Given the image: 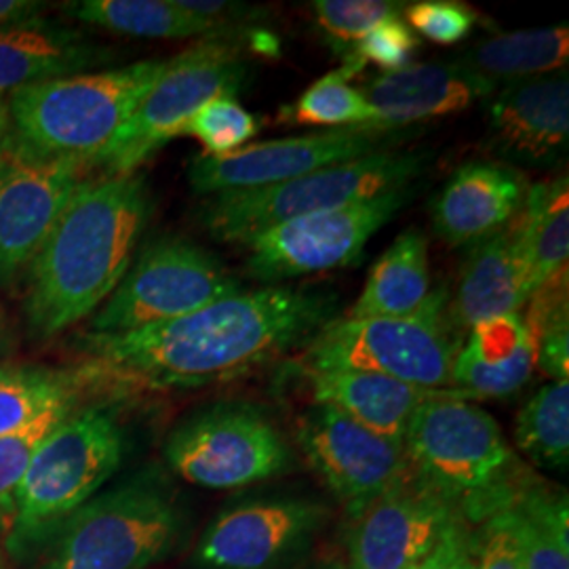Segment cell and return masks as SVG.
<instances>
[{"instance_id": "obj_1", "label": "cell", "mask_w": 569, "mask_h": 569, "mask_svg": "<svg viewBox=\"0 0 569 569\" xmlns=\"http://www.w3.org/2000/svg\"><path fill=\"white\" fill-rule=\"evenodd\" d=\"M331 293L270 284L129 333L79 338L82 380L171 390L226 385L306 346L336 317Z\"/></svg>"}, {"instance_id": "obj_2", "label": "cell", "mask_w": 569, "mask_h": 569, "mask_svg": "<svg viewBox=\"0 0 569 569\" xmlns=\"http://www.w3.org/2000/svg\"><path fill=\"white\" fill-rule=\"evenodd\" d=\"M148 218L150 192L136 173L87 178L74 190L30 262L26 317L34 336L61 333L110 298Z\"/></svg>"}, {"instance_id": "obj_3", "label": "cell", "mask_w": 569, "mask_h": 569, "mask_svg": "<svg viewBox=\"0 0 569 569\" xmlns=\"http://www.w3.org/2000/svg\"><path fill=\"white\" fill-rule=\"evenodd\" d=\"M403 448L411 475L475 519L507 509L528 486L500 425L453 390L416 409Z\"/></svg>"}, {"instance_id": "obj_4", "label": "cell", "mask_w": 569, "mask_h": 569, "mask_svg": "<svg viewBox=\"0 0 569 569\" xmlns=\"http://www.w3.org/2000/svg\"><path fill=\"white\" fill-rule=\"evenodd\" d=\"M164 63L136 61L13 91L7 98L11 138L39 157L72 159L91 169L161 77Z\"/></svg>"}, {"instance_id": "obj_5", "label": "cell", "mask_w": 569, "mask_h": 569, "mask_svg": "<svg viewBox=\"0 0 569 569\" xmlns=\"http://www.w3.org/2000/svg\"><path fill=\"white\" fill-rule=\"evenodd\" d=\"M124 432L117 416L103 407L74 409L42 441L28 468L9 547H34L89 502L119 470Z\"/></svg>"}, {"instance_id": "obj_6", "label": "cell", "mask_w": 569, "mask_h": 569, "mask_svg": "<svg viewBox=\"0 0 569 569\" xmlns=\"http://www.w3.org/2000/svg\"><path fill=\"white\" fill-rule=\"evenodd\" d=\"M425 164V152H376L291 182L209 197L203 222L213 239L247 244L274 226L407 188L422 176Z\"/></svg>"}, {"instance_id": "obj_7", "label": "cell", "mask_w": 569, "mask_h": 569, "mask_svg": "<svg viewBox=\"0 0 569 569\" xmlns=\"http://www.w3.org/2000/svg\"><path fill=\"white\" fill-rule=\"evenodd\" d=\"M448 289L406 319H333L305 348L306 371H369L425 390H448L462 342L448 317Z\"/></svg>"}, {"instance_id": "obj_8", "label": "cell", "mask_w": 569, "mask_h": 569, "mask_svg": "<svg viewBox=\"0 0 569 569\" xmlns=\"http://www.w3.org/2000/svg\"><path fill=\"white\" fill-rule=\"evenodd\" d=\"M180 533V515L154 481L93 496L49 536L41 569H146Z\"/></svg>"}, {"instance_id": "obj_9", "label": "cell", "mask_w": 569, "mask_h": 569, "mask_svg": "<svg viewBox=\"0 0 569 569\" xmlns=\"http://www.w3.org/2000/svg\"><path fill=\"white\" fill-rule=\"evenodd\" d=\"M247 77L243 44L203 39L164 63L136 112L91 163L102 176H131L178 136L190 117L222 93H237Z\"/></svg>"}, {"instance_id": "obj_10", "label": "cell", "mask_w": 569, "mask_h": 569, "mask_svg": "<svg viewBox=\"0 0 569 569\" xmlns=\"http://www.w3.org/2000/svg\"><path fill=\"white\" fill-rule=\"evenodd\" d=\"M237 291L239 279L220 258L178 237L148 244L96 312L93 333H129L186 317Z\"/></svg>"}, {"instance_id": "obj_11", "label": "cell", "mask_w": 569, "mask_h": 569, "mask_svg": "<svg viewBox=\"0 0 569 569\" xmlns=\"http://www.w3.org/2000/svg\"><path fill=\"white\" fill-rule=\"evenodd\" d=\"M164 458L183 481L207 489H239L281 475L289 448L281 432L247 406L204 409L176 428Z\"/></svg>"}, {"instance_id": "obj_12", "label": "cell", "mask_w": 569, "mask_h": 569, "mask_svg": "<svg viewBox=\"0 0 569 569\" xmlns=\"http://www.w3.org/2000/svg\"><path fill=\"white\" fill-rule=\"evenodd\" d=\"M413 197V188L390 190L376 199L312 213L274 226L244 244L247 270L264 283L346 268L361 262L369 239Z\"/></svg>"}, {"instance_id": "obj_13", "label": "cell", "mask_w": 569, "mask_h": 569, "mask_svg": "<svg viewBox=\"0 0 569 569\" xmlns=\"http://www.w3.org/2000/svg\"><path fill=\"white\" fill-rule=\"evenodd\" d=\"M401 140L403 136L399 131L355 127L247 143L222 157H197L188 167V182L199 194L207 197L247 192L291 182L308 173L357 161L376 152H387Z\"/></svg>"}, {"instance_id": "obj_14", "label": "cell", "mask_w": 569, "mask_h": 569, "mask_svg": "<svg viewBox=\"0 0 569 569\" xmlns=\"http://www.w3.org/2000/svg\"><path fill=\"white\" fill-rule=\"evenodd\" d=\"M89 164L39 157L11 138L0 159V283L30 264Z\"/></svg>"}, {"instance_id": "obj_15", "label": "cell", "mask_w": 569, "mask_h": 569, "mask_svg": "<svg viewBox=\"0 0 569 569\" xmlns=\"http://www.w3.org/2000/svg\"><path fill=\"white\" fill-rule=\"evenodd\" d=\"M298 441L310 467L355 517L409 475L403 441L361 427L333 407L315 403L306 411Z\"/></svg>"}, {"instance_id": "obj_16", "label": "cell", "mask_w": 569, "mask_h": 569, "mask_svg": "<svg viewBox=\"0 0 569 569\" xmlns=\"http://www.w3.org/2000/svg\"><path fill=\"white\" fill-rule=\"evenodd\" d=\"M456 523L458 509L409 470L357 515L350 533L352 569L416 568Z\"/></svg>"}, {"instance_id": "obj_17", "label": "cell", "mask_w": 569, "mask_h": 569, "mask_svg": "<svg viewBox=\"0 0 569 569\" xmlns=\"http://www.w3.org/2000/svg\"><path fill=\"white\" fill-rule=\"evenodd\" d=\"M489 148L509 161L549 169L569 148L568 72L498 87L488 100Z\"/></svg>"}, {"instance_id": "obj_18", "label": "cell", "mask_w": 569, "mask_h": 569, "mask_svg": "<svg viewBox=\"0 0 569 569\" xmlns=\"http://www.w3.org/2000/svg\"><path fill=\"white\" fill-rule=\"evenodd\" d=\"M326 510L302 500L251 502L222 512L197 549L204 569H268L319 528Z\"/></svg>"}, {"instance_id": "obj_19", "label": "cell", "mask_w": 569, "mask_h": 569, "mask_svg": "<svg viewBox=\"0 0 569 569\" xmlns=\"http://www.w3.org/2000/svg\"><path fill=\"white\" fill-rule=\"evenodd\" d=\"M498 87L460 61L409 63L367 82L363 96L376 112L371 127L401 131L411 124L458 114Z\"/></svg>"}, {"instance_id": "obj_20", "label": "cell", "mask_w": 569, "mask_h": 569, "mask_svg": "<svg viewBox=\"0 0 569 569\" xmlns=\"http://www.w3.org/2000/svg\"><path fill=\"white\" fill-rule=\"evenodd\" d=\"M528 190L517 167L500 161L462 164L432 201L435 232L451 247L481 243L509 228Z\"/></svg>"}, {"instance_id": "obj_21", "label": "cell", "mask_w": 569, "mask_h": 569, "mask_svg": "<svg viewBox=\"0 0 569 569\" xmlns=\"http://www.w3.org/2000/svg\"><path fill=\"white\" fill-rule=\"evenodd\" d=\"M536 369V346L523 312L496 317L467 331L449 378L460 399H502L526 387Z\"/></svg>"}, {"instance_id": "obj_22", "label": "cell", "mask_w": 569, "mask_h": 569, "mask_svg": "<svg viewBox=\"0 0 569 569\" xmlns=\"http://www.w3.org/2000/svg\"><path fill=\"white\" fill-rule=\"evenodd\" d=\"M108 58L106 49L79 30L44 18L0 26V98L28 84L79 74Z\"/></svg>"}, {"instance_id": "obj_23", "label": "cell", "mask_w": 569, "mask_h": 569, "mask_svg": "<svg viewBox=\"0 0 569 569\" xmlns=\"http://www.w3.org/2000/svg\"><path fill=\"white\" fill-rule=\"evenodd\" d=\"M317 406L342 411L357 425L388 439L403 441L416 409L439 390H425L369 371H310Z\"/></svg>"}, {"instance_id": "obj_24", "label": "cell", "mask_w": 569, "mask_h": 569, "mask_svg": "<svg viewBox=\"0 0 569 569\" xmlns=\"http://www.w3.org/2000/svg\"><path fill=\"white\" fill-rule=\"evenodd\" d=\"M529 291L519 264L510 228L472 244L460 270L458 289L448 305L453 329H465L496 317L521 312Z\"/></svg>"}, {"instance_id": "obj_25", "label": "cell", "mask_w": 569, "mask_h": 569, "mask_svg": "<svg viewBox=\"0 0 569 569\" xmlns=\"http://www.w3.org/2000/svg\"><path fill=\"white\" fill-rule=\"evenodd\" d=\"M443 287H430L427 237L409 228L378 258L348 319H406L422 315Z\"/></svg>"}, {"instance_id": "obj_26", "label": "cell", "mask_w": 569, "mask_h": 569, "mask_svg": "<svg viewBox=\"0 0 569 569\" xmlns=\"http://www.w3.org/2000/svg\"><path fill=\"white\" fill-rule=\"evenodd\" d=\"M509 228L531 298L538 287L568 270V178L529 186L526 203Z\"/></svg>"}, {"instance_id": "obj_27", "label": "cell", "mask_w": 569, "mask_h": 569, "mask_svg": "<svg viewBox=\"0 0 569 569\" xmlns=\"http://www.w3.org/2000/svg\"><path fill=\"white\" fill-rule=\"evenodd\" d=\"M568 26H547L489 37L458 56V61L496 87H502L561 72L568 66Z\"/></svg>"}, {"instance_id": "obj_28", "label": "cell", "mask_w": 569, "mask_h": 569, "mask_svg": "<svg viewBox=\"0 0 569 569\" xmlns=\"http://www.w3.org/2000/svg\"><path fill=\"white\" fill-rule=\"evenodd\" d=\"M63 11L81 23L138 39H222L224 30L182 11L176 0H79Z\"/></svg>"}, {"instance_id": "obj_29", "label": "cell", "mask_w": 569, "mask_h": 569, "mask_svg": "<svg viewBox=\"0 0 569 569\" xmlns=\"http://www.w3.org/2000/svg\"><path fill=\"white\" fill-rule=\"evenodd\" d=\"M363 68L361 61L348 58L345 66L327 72L289 108H283L284 121L300 127H321L326 131L371 127L376 122V112L363 91L350 84V79Z\"/></svg>"}, {"instance_id": "obj_30", "label": "cell", "mask_w": 569, "mask_h": 569, "mask_svg": "<svg viewBox=\"0 0 569 569\" xmlns=\"http://www.w3.org/2000/svg\"><path fill=\"white\" fill-rule=\"evenodd\" d=\"M523 569H569L568 500L528 486L515 500Z\"/></svg>"}, {"instance_id": "obj_31", "label": "cell", "mask_w": 569, "mask_h": 569, "mask_svg": "<svg viewBox=\"0 0 569 569\" xmlns=\"http://www.w3.org/2000/svg\"><path fill=\"white\" fill-rule=\"evenodd\" d=\"M517 448L538 467L566 470L569 462V382L538 388L515 425Z\"/></svg>"}, {"instance_id": "obj_32", "label": "cell", "mask_w": 569, "mask_h": 569, "mask_svg": "<svg viewBox=\"0 0 569 569\" xmlns=\"http://www.w3.org/2000/svg\"><path fill=\"white\" fill-rule=\"evenodd\" d=\"M82 382L79 371L0 366V437L26 427L49 407L79 399Z\"/></svg>"}, {"instance_id": "obj_33", "label": "cell", "mask_w": 569, "mask_h": 569, "mask_svg": "<svg viewBox=\"0 0 569 569\" xmlns=\"http://www.w3.org/2000/svg\"><path fill=\"white\" fill-rule=\"evenodd\" d=\"M568 302V270H563L531 293L523 315L536 346V367L555 382L569 376Z\"/></svg>"}, {"instance_id": "obj_34", "label": "cell", "mask_w": 569, "mask_h": 569, "mask_svg": "<svg viewBox=\"0 0 569 569\" xmlns=\"http://www.w3.org/2000/svg\"><path fill=\"white\" fill-rule=\"evenodd\" d=\"M79 399H68L58 406L44 409L41 416L30 420L26 427L18 428L0 437V531L9 536L21 481L32 465L42 441L56 430L63 418L77 409Z\"/></svg>"}, {"instance_id": "obj_35", "label": "cell", "mask_w": 569, "mask_h": 569, "mask_svg": "<svg viewBox=\"0 0 569 569\" xmlns=\"http://www.w3.org/2000/svg\"><path fill=\"white\" fill-rule=\"evenodd\" d=\"M258 131L260 119L237 100V93H222L190 117L182 136H192L203 143L207 157H222L247 146Z\"/></svg>"}, {"instance_id": "obj_36", "label": "cell", "mask_w": 569, "mask_h": 569, "mask_svg": "<svg viewBox=\"0 0 569 569\" xmlns=\"http://www.w3.org/2000/svg\"><path fill=\"white\" fill-rule=\"evenodd\" d=\"M401 2L390 0H317L312 11L329 41L342 47L357 44L378 23L399 18Z\"/></svg>"}, {"instance_id": "obj_37", "label": "cell", "mask_w": 569, "mask_h": 569, "mask_svg": "<svg viewBox=\"0 0 569 569\" xmlns=\"http://www.w3.org/2000/svg\"><path fill=\"white\" fill-rule=\"evenodd\" d=\"M479 13L458 0H420L406 4V23L411 32L435 44H456L465 41Z\"/></svg>"}, {"instance_id": "obj_38", "label": "cell", "mask_w": 569, "mask_h": 569, "mask_svg": "<svg viewBox=\"0 0 569 569\" xmlns=\"http://www.w3.org/2000/svg\"><path fill=\"white\" fill-rule=\"evenodd\" d=\"M512 505L483 519L477 540L470 542L472 569H523Z\"/></svg>"}, {"instance_id": "obj_39", "label": "cell", "mask_w": 569, "mask_h": 569, "mask_svg": "<svg viewBox=\"0 0 569 569\" xmlns=\"http://www.w3.org/2000/svg\"><path fill=\"white\" fill-rule=\"evenodd\" d=\"M418 44V37L399 16L378 23L371 32H367L366 37L355 44L350 58L361 61L363 66L376 63L385 72H397L411 63Z\"/></svg>"}, {"instance_id": "obj_40", "label": "cell", "mask_w": 569, "mask_h": 569, "mask_svg": "<svg viewBox=\"0 0 569 569\" xmlns=\"http://www.w3.org/2000/svg\"><path fill=\"white\" fill-rule=\"evenodd\" d=\"M413 569H472L470 542L462 526H451L437 542V547Z\"/></svg>"}, {"instance_id": "obj_41", "label": "cell", "mask_w": 569, "mask_h": 569, "mask_svg": "<svg viewBox=\"0 0 569 569\" xmlns=\"http://www.w3.org/2000/svg\"><path fill=\"white\" fill-rule=\"evenodd\" d=\"M44 2L34 0H0V26L41 18Z\"/></svg>"}, {"instance_id": "obj_42", "label": "cell", "mask_w": 569, "mask_h": 569, "mask_svg": "<svg viewBox=\"0 0 569 569\" xmlns=\"http://www.w3.org/2000/svg\"><path fill=\"white\" fill-rule=\"evenodd\" d=\"M247 44L251 47V51L266 56V58L279 56V49H281V42L274 37V32L264 30V28H251L247 32Z\"/></svg>"}, {"instance_id": "obj_43", "label": "cell", "mask_w": 569, "mask_h": 569, "mask_svg": "<svg viewBox=\"0 0 569 569\" xmlns=\"http://www.w3.org/2000/svg\"><path fill=\"white\" fill-rule=\"evenodd\" d=\"M11 142V117H9V103L7 98H0V159Z\"/></svg>"}, {"instance_id": "obj_44", "label": "cell", "mask_w": 569, "mask_h": 569, "mask_svg": "<svg viewBox=\"0 0 569 569\" xmlns=\"http://www.w3.org/2000/svg\"><path fill=\"white\" fill-rule=\"evenodd\" d=\"M7 338H9V331H7V323H4V317L0 310V352L7 348Z\"/></svg>"}, {"instance_id": "obj_45", "label": "cell", "mask_w": 569, "mask_h": 569, "mask_svg": "<svg viewBox=\"0 0 569 569\" xmlns=\"http://www.w3.org/2000/svg\"><path fill=\"white\" fill-rule=\"evenodd\" d=\"M411 569H413V568H411Z\"/></svg>"}]
</instances>
